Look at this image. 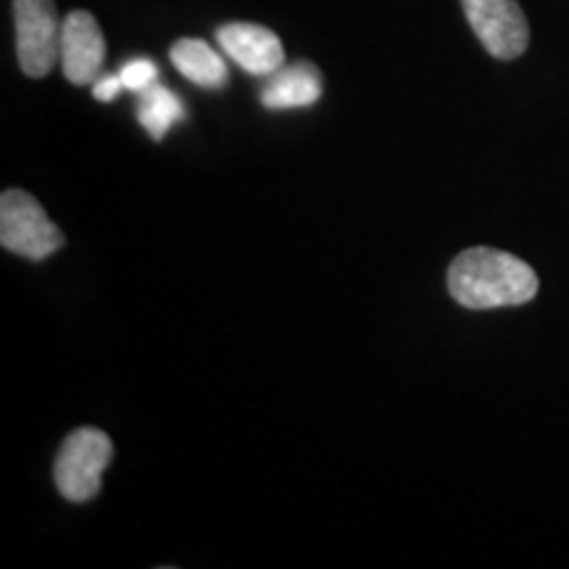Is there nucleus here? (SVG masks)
Listing matches in <instances>:
<instances>
[{
	"label": "nucleus",
	"mask_w": 569,
	"mask_h": 569,
	"mask_svg": "<svg viewBox=\"0 0 569 569\" xmlns=\"http://www.w3.org/2000/svg\"><path fill=\"white\" fill-rule=\"evenodd\" d=\"M448 293L465 309L522 306L538 296V274L528 261L498 248H467L448 267Z\"/></svg>",
	"instance_id": "1"
},
{
	"label": "nucleus",
	"mask_w": 569,
	"mask_h": 569,
	"mask_svg": "<svg viewBox=\"0 0 569 569\" xmlns=\"http://www.w3.org/2000/svg\"><path fill=\"white\" fill-rule=\"evenodd\" d=\"M113 443L98 427H80L63 440L53 465V478L67 501L84 503L101 493V478L111 465Z\"/></svg>",
	"instance_id": "2"
},
{
	"label": "nucleus",
	"mask_w": 569,
	"mask_h": 569,
	"mask_svg": "<svg viewBox=\"0 0 569 569\" xmlns=\"http://www.w3.org/2000/svg\"><path fill=\"white\" fill-rule=\"evenodd\" d=\"M0 243L21 259L42 261L63 246V232L51 222L38 198L24 190L0 196Z\"/></svg>",
	"instance_id": "3"
},
{
	"label": "nucleus",
	"mask_w": 569,
	"mask_h": 569,
	"mask_svg": "<svg viewBox=\"0 0 569 569\" xmlns=\"http://www.w3.org/2000/svg\"><path fill=\"white\" fill-rule=\"evenodd\" d=\"M17 56L27 77H46L61 61V27L53 0H13Z\"/></svg>",
	"instance_id": "4"
},
{
	"label": "nucleus",
	"mask_w": 569,
	"mask_h": 569,
	"mask_svg": "<svg viewBox=\"0 0 569 569\" xmlns=\"http://www.w3.org/2000/svg\"><path fill=\"white\" fill-rule=\"evenodd\" d=\"M461 9L493 59L511 61L528 51L530 27L517 0H461Z\"/></svg>",
	"instance_id": "5"
},
{
	"label": "nucleus",
	"mask_w": 569,
	"mask_h": 569,
	"mask_svg": "<svg viewBox=\"0 0 569 569\" xmlns=\"http://www.w3.org/2000/svg\"><path fill=\"white\" fill-rule=\"evenodd\" d=\"M106 61V40L90 11H71L61 27V67L71 84H92Z\"/></svg>",
	"instance_id": "6"
},
{
	"label": "nucleus",
	"mask_w": 569,
	"mask_h": 569,
	"mask_svg": "<svg viewBox=\"0 0 569 569\" xmlns=\"http://www.w3.org/2000/svg\"><path fill=\"white\" fill-rule=\"evenodd\" d=\"M219 48L253 77H269L284 67L282 40L261 24L232 21L217 30Z\"/></svg>",
	"instance_id": "7"
},
{
	"label": "nucleus",
	"mask_w": 569,
	"mask_h": 569,
	"mask_svg": "<svg viewBox=\"0 0 569 569\" xmlns=\"http://www.w3.org/2000/svg\"><path fill=\"white\" fill-rule=\"evenodd\" d=\"M325 82L315 63L298 61L293 67L277 69L261 90V103L272 111L306 109L322 98Z\"/></svg>",
	"instance_id": "8"
},
{
	"label": "nucleus",
	"mask_w": 569,
	"mask_h": 569,
	"mask_svg": "<svg viewBox=\"0 0 569 569\" xmlns=\"http://www.w3.org/2000/svg\"><path fill=\"white\" fill-rule=\"evenodd\" d=\"M172 59L174 69L180 71L184 80H190L198 88L206 90H222L230 82V71L222 56H219L209 42L196 40V38H182L172 46Z\"/></svg>",
	"instance_id": "9"
},
{
	"label": "nucleus",
	"mask_w": 569,
	"mask_h": 569,
	"mask_svg": "<svg viewBox=\"0 0 569 569\" xmlns=\"http://www.w3.org/2000/svg\"><path fill=\"white\" fill-rule=\"evenodd\" d=\"M182 101L174 96L172 90L161 88L159 82L153 88L140 92V103H138V122L146 127L148 134L153 140H163L167 132L182 119Z\"/></svg>",
	"instance_id": "10"
},
{
	"label": "nucleus",
	"mask_w": 569,
	"mask_h": 569,
	"mask_svg": "<svg viewBox=\"0 0 569 569\" xmlns=\"http://www.w3.org/2000/svg\"><path fill=\"white\" fill-rule=\"evenodd\" d=\"M119 77H122V84H124V90H130V92H140L142 90H148V88H153L156 82H159V67H156V63L151 61V59H132V61H127L122 69H119Z\"/></svg>",
	"instance_id": "11"
},
{
	"label": "nucleus",
	"mask_w": 569,
	"mask_h": 569,
	"mask_svg": "<svg viewBox=\"0 0 569 569\" xmlns=\"http://www.w3.org/2000/svg\"><path fill=\"white\" fill-rule=\"evenodd\" d=\"M122 90H124V84H122V77H119V74H103V77H98L96 82H92V98H96V101H101V103L117 101V96Z\"/></svg>",
	"instance_id": "12"
}]
</instances>
